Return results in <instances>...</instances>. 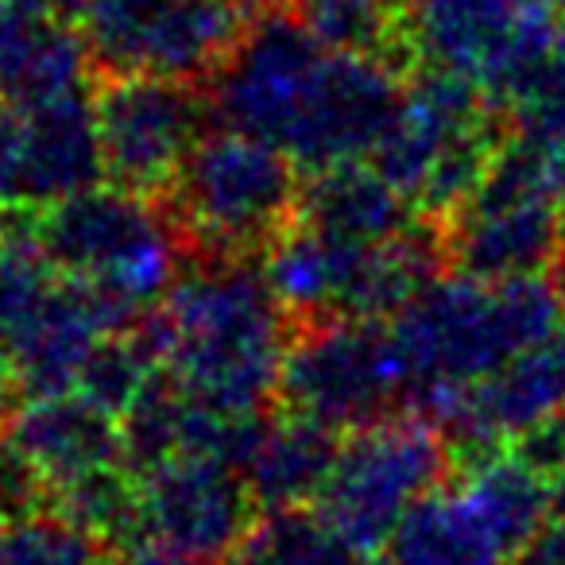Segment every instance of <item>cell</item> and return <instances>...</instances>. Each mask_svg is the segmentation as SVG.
I'll list each match as a JSON object with an SVG mask.
<instances>
[{
	"mask_svg": "<svg viewBox=\"0 0 565 565\" xmlns=\"http://www.w3.org/2000/svg\"><path fill=\"white\" fill-rule=\"evenodd\" d=\"M341 434L310 418L275 407L259 426V438L244 461L259 508H302L315 503L338 457Z\"/></svg>",
	"mask_w": 565,
	"mask_h": 565,
	"instance_id": "cell-20",
	"label": "cell"
},
{
	"mask_svg": "<svg viewBox=\"0 0 565 565\" xmlns=\"http://www.w3.org/2000/svg\"><path fill=\"white\" fill-rule=\"evenodd\" d=\"M40 4H47V9H58V12H66V17H74V12H78V17H82V9H86L89 0H40Z\"/></svg>",
	"mask_w": 565,
	"mask_h": 565,
	"instance_id": "cell-28",
	"label": "cell"
},
{
	"mask_svg": "<svg viewBox=\"0 0 565 565\" xmlns=\"http://www.w3.org/2000/svg\"><path fill=\"white\" fill-rule=\"evenodd\" d=\"M449 271L472 279L542 275L565 252V205L500 179L488 167L477 194L441 221Z\"/></svg>",
	"mask_w": 565,
	"mask_h": 565,
	"instance_id": "cell-14",
	"label": "cell"
},
{
	"mask_svg": "<svg viewBox=\"0 0 565 565\" xmlns=\"http://www.w3.org/2000/svg\"><path fill=\"white\" fill-rule=\"evenodd\" d=\"M9 434L43 477L51 500L97 472L128 465L120 418H113L74 387L32 395L12 418Z\"/></svg>",
	"mask_w": 565,
	"mask_h": 565,
	"instance_id": "cell-16",
	"label": "cell"
},
{
	"mask_svg": "<svg viewBox=\"0 0 565 565\" xmlns=\"http://www.w3.org/2000/svg\"><path fill=\"white\" fill-rule=\"evenodd\" d=\"M539 4H546V9L557 12V17H565V0H539Z\"/></svg>",
	"mask_w": 565,
	"mask_h": 565,
	"instance_id": "cell-29",
	"label": "cell"
},
{
	"mask_svg": "<svg viewBox=\"0 0 565 565\" xmlns=\"http://www.w3.org/2000/svg\"><path fill=\"white\" fill-rule=\"evenodd\" d=\"M407 78L387 58L326 47L291 0H279L217 66L210 97L228 128L264 136L310 174L369 159Z\"/></svg>",
	"mask_w": 565,
	"mask_h": 565,
	"instance_id": "cell-1",
	"label": "cell"
},
{
	"mask_svg": "<svg viewBox=\"0 0 565 565\" xmlns=\"http://www.w3.org/2000/svg\"><path fill=\"white\" fill-rule=\"evenodd\" d=\"M105 182L94 89L35 105H0V205L47 210Z\"/></svg>",
	"mask_w": 565,
	"mask_h": 565,
	"instance_id": "cell-12",
	"label": "cell"
},
{
	"mask_svg": "<svg viewBox=\"0 0 565 565\" xmlns=\"http://www.w3.org/2000/svg\"><path fill=\"white\" fill-rule=\"evenodd\" d=\"M511 449H515L531 469H539L550 484L562 480L565 477V407L554 411L550 418H542V423H534L526 434H519V438L511 441Z\"/></svg>",
	"mask_w": 565,
	"mask_h": 565,
	"instance_id": "cell-24",
	"label": "cell"
},
{
	"mask_svg": "<svg viewBox=\"0 0 565 565\" xmlns=\"http://www.w3.org/2000/svg\"><path fill=\"white\" fill-rule=\"evenodd\" d=\"M307 171L244 128H210L163 194L194 256L264 259L299 221Z\"/></svg>",
	"mask_w": 565,
	"mask_h": 565,
	"instance_id": "cell-4",
	"label": "cell"
},
{
	"mask_svg": "<svg viewBox=\"0 0 565 565\" xmlns=\"http://www.w3.org/2000/svg\"><path fill=\"white\" fill-rule=\"evenodd\" d=\"M97 78L82 24L40 0H0V105H35Z\"/></svg>",
	"mask_w": 565,
	"mask_h": 565,
	"instance_id": "cell-17",
	"label": "cell"
},
{
	"mask_svg": "<svg viewBox=\"0 0 565 565\" xmlns=\"http://www.w3.org/2000/svg\"><path fill=\"white\" fill-rule=\"evenodd\" d=\"M503 542L461 480H446L403 515L384 546V565H511Z\"/></svg>",
	"mask_w": 565,
	"mask_h": 565,
	"instance_id": "cell-18",
	"label": "cell"
},
{
	"mask_svg": "<svg viewBox=\"0 0 565 565\" xmlns=\"http://www.w3.org/2000/svg\"><path fill=\"white\" fill-rule=\"evenodd\" d=\"M511 565H565V526L546 523L515 557Z\"/></svg>",
	"mask_w": 565,
	"mask_h": 565,
	"instance_id": "cell-26",
	"label": "cell"
},
{
	"mask_svg": "<svg viewBox=\"0 0 565 565\" xmlns=\"http://www.w3.org/2000/svg\"><path fill=\"white\" fill-rule=\"evenodd\" d=\"M259 500L241 465L174 454L140 469V534L217 565L259 519Z\"/></svg>",
	"mask_w": 565,
	"mask_h": 565,
	"instance_id": "cell-13",
	"label": "cell"
},
{
	"mask_svg": "<svg viewBox=\"0 0 565 565\" xmlns=\"http://www.w3.org/2000/svg\"><path fill=\"white\" fill-rule=\"evenodd\" d=\"M449 434L430 415L407 407L341 434L338 457L315 508L369 554H384L387 539L411 508L446 484L457 465Z\"/></svg>",
	"mask_w": 565,
	"mask_h": 565,
	"instance_id": "cell-7",
	"label": "cell"
},
{
	"mask_svg": "<svg viewBox=\"0 0 565 565\" xmlns=\"http://www.w3.org/2000/svg\"><path fill=\"white\" fill-rule=\"evenodd\" d=\"M565 407V330L511 356L492 376L477 380L434 415L457 457L511 446L534 423Z\"/></svg>",
	"mask_w": 565,
	"mask_h": 565,
	"instance_id": "cell-15",
	"label": "cell"
},
{
	"mask_svg": "<svg viewBox=\"0 0 565 565\" xmlns=\"http://www.w3.org/2000/svg\"><path fill=\"white\" fill-rule=\"evenodd\" d=\"M24 395H28V387H24V380H20L17 364H12L9 353L0 349V434L9 430L12 418L20 415V407H24Z\"/></svg>",
	"mask_w": 565,
	"mask_h": 565,
	"instance_id": "cell-27",
	"label": "cell"
},
{
	"mask_svg": "<svg viewBox=\"0 0 565 565\" xmlns=\"http://www.w3.org/2000/svg\"><path fill=\"white\" fill-rule=\"evenodd\" d=\"M143 330L167 380L186 395L264 415L299 326L256 259L194 256Z\"/></svg>",
	"mask_w": 565,
	"mask_h": 565,
	"instance_id": "cell-2",
	"label": "cell"
},
{
	"mask_svg": "<svg viewBox=\"0 0 565 565\" xmlns=\"http://www.w3.org/2000/svg\"><path fill=\"white\" fill-rule=\"evenodd\" d=\"M275 407L338 434L407 411L387 322L299 326L279 372Z\"/></svg>",
	"mask_w": 565,
	"mask_h": 565,
	"instance_id": "cell-11",
	"label": "cell"
},
{
	"mask_svg": "<svg viewBox=\"0 0 565 565\" xmlns=\"http://www.w3.org/2000/svg\"><path fill=\"white\" fill-rule=\"evenodd\" d=\"M279 0H89L78 24L97 74L202 82Z\"/></svg>",
	"mask_w": 565,
	"mask_h": 565,
	"instance_id": "cell-8",
	"label": "cell"
},
{
	"mask_svg": "<svg viewBox=\"0 0 565 565\" xmlns=\"http://www.w3.org/2000/svg\"><path fill=\"white\" fill-rule=\"evenodd\" d=\"M295 12L326 47L387 58L411 74L403 0H295Z\"/></svg>",
	"mask_w": 565,
	"mask_h": 565,
	"instance_id": "cell-22",
	"label": "cell"
},
{
	"mask_svg": "<svg viewBox=\"0 0 565 565\" xmlns=\"http://www.w3.org/2000/svg\"><path fill=\"white\" fill-rule=\"evenodd\" d=\"M213 113L210 89H198L190 78L97 74L94 117L105 182L163 202L190 151L213 128Z\"/></svg>",
	"mask_w": 565,
	"mask_h": 565,
	"instance_id": "cell-9",
	"label": "cell"
},
{
	"mask_svg": "<svg viewBox=\"0 0 565 565\" xmlns=\"http://www.w3.org/2000/svg\"><path fill=\"white\" fill-rule=\"evenodd\" d=\"M113 546L58 508L0 519V565H113Z\"/></svg>",
	"mask_w": 565,
	"mask_h": 565,
	"instance_id": "cell-23",
	"label": "cell"
},
{
	"mask_svg": "<svg viewBox=\"0 0 565 565\" xmlns=\"http://www.w3.org/2000/svg\"><path fill=\"white\" fill-rule=\"evenodd\" d=\"M113 565H213V562L190 554V550L171 546V542H159V539H148V534H140V539L117 546V554H113Z\"/></svg>",
	"mask_w": 565,
	"mask_h": 565,
	"instance_id": "cell-25",
	"label": "cell"
},
{
	"mask_svg": "<svg viewBox=\"0 0 565 565\" xmlns=\"http://www.w3.org/2000/svg\"><path fill=\"white\" fill-rule=\"evenodd\" d=\"M426 213L403 198L369 159L310 171L302 182L299 225L345 241H395L423 225Z\"/></svg>",
	"mask_w": 565,
	"mask_h": 565,
	"instance_id": "cell-19",
	"label": "cell"
},
{
	"mask_svg": "<svg viewBox=\"0 0 565 565\" xmlns=\"http://www.w3.org/2000/svg\"><path fill=\"white\" fill-rule=\"evenodd\" d=\"M264 271L295 326H315L392 322L449 264L441 221L434 217L395 241H345L295 221L264 256Z\"/></svg>",
	"mask_w": 565,
	"mask_h": 565,
	"instance_id": "cell-6",
	"label": "cell"
},
{
	"mask_svg": "<svg viewBox=\"0 0 565 565\" xmlns=\"http://www.w3.org/2000/svg\"><path fill=\"white\" fill-rule=\"evenodd\" d=\"M562 20L539 0H403L411 74H457L500 105L554 43Z\"/></svg>",
	"mask_w": 565,
	"mask_h": 565,
	"instance_id": "cell-10",
	"label": "cell"
},
{
	"mask_svg": "<svg viewBox=\"0 0 565 565\" xmlns=\"http://www.w3.org/2000/svg\"><path fill=\"white\" fill-rule=\"evenodd\" d=\"M557 330H565V287L550 271L500 282L441 271L387 322L407 407L430 418Z\"/></svg>",
	"mask_w": 565,
	"mask_h": 565,
	"instance_id": "cell-3",
	"label": "cell"
},
{
	"mask_svg": "<svg viewBox=\"0 0 565 565\" xmlns=\"http://www.w3.org/2000/svg\"><path fill=\"white\" fill-rule=\"evenodd\" d=\"M35 241L58 275L143 322L179 279L190 248L163 202L97 182L32 213Z\"/></svg>",
	"mask_w": 565,
	"mask_h": 565,
	"instance_id": "cell-5",
	"label": "cell"
},
{
	"mask_svg": "<svg viewBox=\"0 0 565 565\" xmlns=\"http://www.w3.org/2000/svg\"><path fill=\"white\" fill-rule=\"evenodd\" d=\"M217 565H376L315 503L267 508Z\"/></svg>",
	"mask_w": 565,
	"mask_h": 565,
	"instance_id": "cell-21",
	"label": "cell"
}]
</instances>
